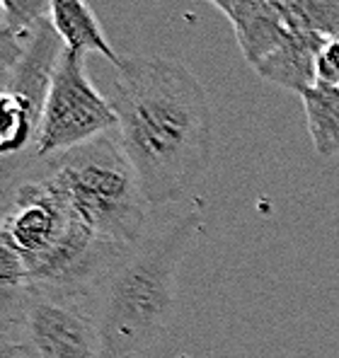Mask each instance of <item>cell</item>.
I'll return each instance as SVG.
<instances>
[{"mask_svg":"<svg viewBox=\"0 0 339 358\" xmlns=\"http://www.w3.org/2000/svg\"><path fill=\"white\" fill-rule=\"evenodd\" d=\"M109 90L114 136L151 208L184 199L214 157L209 94L184 63L162 56H121Z\"/></svg>","mask_w":339,"mask_h":358,"instance_id":"6da1fadb","label":"cell"},{"mask_svg":"<svg viewBox=\"0 0 339 358\" xmlns=\"http://www.w3.org/2000/svg\"><path fill=\"white\" fill-rule=\"evenodd\" d=\"M199 210H184L124 250L90 296L102 358H134L151 349L174 317L177 273L201 233Z\"/></svg>","mask_w":339,"mask_h":358,"instance_id":"7a4b0ae2","label":"cell"},{"mask_svg":"<svg viewBox=\"0 0 339 358\" xmlns=\"http://www.w3.org/2000/svg\"><path fill=\"white\" fill-rule=\"evenodd\" d=\"M0 228L25 255L36 291L54 296L90 300L116 257L129 250L99 240L78 218L49 160L18 182L0 210Z\"/></svg>","mask_w":339,"mask_h":358,"instance_id":"3957f363","label":"cell"},{"mask_svg":"<svg viewBox=\"0 0 339 358\" xmlns=\"http://www.w3.org/2000/svg\"><path fill=\"white\" fill-rule=\"evenodd\" d=\"M78 218L99 240L134 247L151 230V203L114 131L49 157Z\"/></svg>","mask_w":339,"mask_h":358,"instance_id":"277c9868","label":"cell"},{"mask_svg":"<svg viewBox=\"0 0 339 358\" xmlns=\"http://www.w3.org/2000/svg\"><path fill=\"white\" fill-rule=\"evenodd\" d=\"M116 129L109 99L85 71V56L63 49L44 99L36 155L49 160Z\"/></svg>","mask_w":339,"mask_h":358,"instance_id":"5b68a950","label":"cell"},{"mask_svg":"<svg viewBox=\"0 0 339 358\" xmlns=\"http://www.w3.org/2000/svg\"><path fill=\"white\" fill-rule=\"evenodd\" d=\"M15 341L22 358H102V341L88 298L36 293Z\"/></svg>","mask_w":339,"mask_h":358,"instance_id":"8992f818","label":"cell"},{"mask_svg":"<svg viewBox=\"0 0 339 358\" xmlns=\"http://www.w3.org/2000/svg\"><path fill=\"white\" fill-rule=\"evenodd\" d=\"M327 39L317 34H300L289 31V36L274 49L264 61L254 66L257 76L272 85L289 90V92L303 94L315 85V59Z\"/></svg>","mask_w":339,"mask_h":358,"instance_id":"52a82bcc","label":"cell"},{"mask_svg":"<svg viewBox=\"0 0 339 358\" xmlns=\"http://www.w3.org/2000/svg\"><path fill=\"white\" fill-rule=\"evenodd\" d=\"M49 22L63 41V49L81 56L99 54L112 66L121 61V56L104 36L102 24L88 0H49Z\"/></svg>","mask_w":339,"mask_h":358,"instance_id":"ba28073f","label":"cell"},{"mask_svg":"<svg viewBox=\"0 0 339 358\" xmlns=\"http://www.w3.org/2000/svg\"><path fill=\"white\" fill-rule=\"evenodd\" d=\"M230 24L245 61L254 68L289 36V29L267 0H237Z\"/></svg>","mask_w":339,"mask_h":358,"instance_id":"9c48e42d","label":"cell"},{"mask_svg":"<svg viewBox=\"0 0 339 358\" xmlns=\"http://www.w3.org/2000/svg\"><path fill=\"white\" fill-rule=\"evenodd\" d=\"M300 99L312 148L320 157H339V87L315 83Z\"/></svg>","mask_w":339,"mask_h":358,"instance_id":"30bf717a","label":"cell"},{"mask_svg":"<svg viewBox=\"0 0 339 358\" xmlns=\"http://www.w3.org/2000/svg\"><path fill=\"white\" fill-rule=\"evenodd\" d=\"M289 31L339 41V0H267Z\"/></svg>","mask_w":339,"mask_h":358,"instance_id":"8fae6325","label":"cell"},{"mask_svg":"<svg viewBox=\"0 0 339 358\" xmlns=\"http://www.w3.org/2000/svg\"><path fill=\"white\" fill-rule=\"evenodd\" d=\"M5 27L18 34H29L36 24L49 20V0H0Z\"/></svg>","mask_w":339,"mask_h":358,"instance_id":"7c38bea8","label":"cell"},{"mask_svg":"<svg viewBox=\"0 0 339 358\" xmlns=\"http://www.w3.org/2000/svg\"><path fill=\"white\" fill-rule=\"evenodd\" d=\"M27 36L29 34H18L0 22V76L10 73L20 63L27 46Z\"/></svg>","mask_w":339,"mask_h":358,"instance_id":"4fadbf2b","label":"cell"},{"mask_svg":"<svg viewBox=\"0 0 339 358\" xmlns=\"http://www.w3.org/2000/svg\"><path fill=\"white\" fill-rule=\"evenodd\" d=\"M315 80L320 85L339 87V41L327 39L315 59Z\"/></svg>","mask_w":339,"mask_h":358,"instance_id":"5bb4252c","label":"cell"},{"mask_svg":"<svg viewBox=\"0 0 339 358\" xmlns=\"http://www.w3.org/2000/svg\"><path fill=\"white\" fill-rule=\"evenodd\" d=\"M0 358H22V349L18 341L0 334Z\"/></svg>","mask_w":339,"mask_h":358,"instance_id":"9a60e30c","label":"cell"},{"mask_svg":"<svg viewBox=\"0 0 339 358\" xmlns=\"http://www.w3.org/2000/svg\"><path fill=\"white\" fill-rule=\"evenodd\" d=\"M209 3H214L216 8H219L221 13L226 15V17H230L233 10H235V5H237V0H209Z\"/></svg>","mask_w":339,"mask_h":358,"instance_id":"2e32d148","label":"cell"},{"mask_svg":"<svg viewBox=\"0 0 339 358\" xmlns=\"http://www.w3.org/2000/svg\"><path fill=\"white\" fill-rule=\"evenodd\" d=\"M0 22H3V13H0ZM5 24V22H3Z\"/></svg>","mask_w":339,"mask_h":358,"instance_id":"e0dca14e","label":"cell"}]
</instances>
